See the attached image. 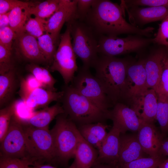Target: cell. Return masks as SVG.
Returning a JSON list of instances; mask_svg holds the SVG:
<instances>
[{"label": "cell", "instance_id": "cell-1", "mask_svg": "<svg viewBox=\"0 0 168 168\" xmlns=\"http://www.w3.org/2000/svg\"><path fill=\"white\" fill-rule=\"evenodd\" d=\"M125 10L122 6L108 0H95L83 22L99 36H116L127 34L150 38L154 28L144 29L128 22L124 17Z\"/></svg>", "mask_w": 168, "mask_h": 168}, {"label": "cell", "instance_id": "cell-2", "mask_svg": "<svg viewBox=\"0 0 168 168\" xmlns=\"http://www.w3.org/2000/svg\"><path fill=\"white\" fill-rule=\"evenodd\" d=\"M130 61L100 55L93 66L95 76L113 106L117 103L128 102L127 72Z\"/></svg>", "mask_w": 168, "mask_h": 168}, {"label": "cell", "instance_id": "cell-3", "mask_svg": "<svg viewBox=\"0 0 168 168\" xmlns=\"http://www.w3.org/2000/svg\"><path fill=\"white\" fill-rule=\"evenodd\" d=\"M63 94L60 100L65 113L79 126L97 122H103L110 119V111L100 109L71 85H65Z\"/></svg>", "mask_w": 168, "mask_h": 168}, {"label": "cell", "instance_id": "cell-4", "mask_svg": "<svg viewBox=\"0 0 168 168\" xmlns=\"http://www.w3.org/2000/svg\"><path fill=\"white\" fill-rule=\"evenodd\" d=\"M72 39V45L76 55L82 60L84 68L93 67L99 57V36L83 21L75 19L67 23Z\"/></svg>", "mask_w": 168, "mask_h": 168}, {"label": "cell", "instance_id": "cell-5", "mask_svg": "<svg viewBox=\"0 0 168 168\" xmlns=\"http://www.w3.org/2000/svg\"><path fill=\"white\" fill-rule=\"evenodd\" d=\"M55 124L50 130L55 160L66 162L74 157L81 135L76 124L65 114L56 118Z\"/></svg>", "mask_w": 168, "mask_h": 168}, {"label": "cell", "instance_id": "cell-6", "mask_svg": "<svg viewBox=\"0 0 168 168\" xmlns=\"http://www.w3.org/2000/svg\"><path fill=\"white\" fill-rule=\"evenodd\" d=\"M23 127L28 157L33 162L34 165L55 160L50 130L35 128L23 123Z\"/></svg>", "mask_w": 168, "mask_h": 168}, {"label": "cell", "instance_id": "cell-7", "mask_svg": "<svg viewBox=\"0 0 168 168\" xmlns=\"http://www.w3.org/2000/svg\"><path fill=\"white\" fill-rule=\"evenodd\" d=\"M153 38L129 35L127 37L102 35L99 37L98 50L100 55L111 57L142 51L151 44Z\"/></svg>", "mask_w": 168, "mask_h": 168}, {"label": "cell", "instance_id": "cell-8", "mask_svg": "<svg viewBox=\"0 0 168 168\" xmlns=\"http://www.w3.org/2000/svg\"><path fill=\"white\" fill-rule=\"evenodd\" d=\"M71 39L69 28L67 26L64 32L60 35L58 47L49 68L51 72H59L66 85L72 82L75 73L78 69L77 56L72 48Z\"/></svg>", "mask_w": 168, "mask_h": 168}, {"label": "cell", "instance_id": "cell-9", "mask_svg": "<svg viewBox=\"0 0 168 168\" xmlns=\"http://www.w3.org/2000/svg\"><path fill=\"white\" fill-rule=\"evenodd\" d=\"M71 85L102 110L109 112V108L113 107L100 83L91 73L90 69L81 67Z\"/></svg>", "mask_w": 168, "mask_h": 168}, {"label": "cell", "instance_id": "cell-10", "mask_svg": "<svg viewBox=\"0 0 168 168\" xmlns=\"http://www.w3.org/2000/svg\"><path fill=\"white\" fill-rule=\"evenodd\" d=\"M0 142L1 156L29 159L23 123L15 114L12 118L6 134Z\"/></svg>", "mask_w": 168, "mask_h": 168}, {"label": "cell", "instance_id": "cell-11", "mask_svg": "<svg viewBox=\"0 0 168 168\" xmlns=\"http://www.w3.org/2000/svg\"><path fill=\"white\" fill-rule=\"evenodd\" d=\"M77 0H60L58 8L45 24V32L50 34L58 45L60 32L64 24L75 19Z\"/></svg>", "mask_w": 168, "mask_h": 168}, {"label": "cell", "instance_id": "cell-12", "mask_svg": "<svg viewBox=\"0 0 168 168\" xmlns=\"http://www.w3.org/2000/svg\"><path fill=\"white\" fill-rule=\"evenodd\" d=\"M145 59L131 61L127 69L128 102L131 105L148 89L145 67Z\"/></svg>", "mask_w": 168, "mask_h": 168}, {"label": "cell", "instance_id": "cell-13", "mask_svg": "<svg viewBox=\"0 0 168 168\" xmlns=\"http://www.w3.org/2000/svg\"><path fill=\"white\" fill-rule=\"evenodd\" d=\"M121 133L120 129L113 124L112 128L98 150V155L95 164H105L118 168Z\"/></svg>", "mask_w": 168, "mask_h": 168}, {"label": "cell", "instance_id": "cell-14", "mask_svg": "<svg viewBox=\"0 0 168 168\" xmlns=\"http://www.w3.org/2000/svg\"><path fill=\"white\" fill-rule=\"evenodd\" d=\"M124 8L130 23L138 27L150 23L162 21L168 15V5L147 7L133 6Z\"/></svg>", "mask_w": 168, "mask_h": 168}, {"label": "cell", "instance_id": "cell-15", "mask_svg": "<svg viewBox=\"0 0 168 168\" xmlns=\"http://www.w3.org/2000/svg\"><path fill=\"white\" fill-rule=\"evenodd\" d=\"M110 119L120 129L121 133L128 131L137 132L142 122L134 110L121 103L115 105L110 110Z\"/></svg>", "mask_w": 168, "mask_h": 168}, {"label": "cell", "instance_id": "cell-16", "mask_svg": "<svg viewBox=\"0 0 168 168\" xmlns=\"http://www.w3.org/2000/svg\"><path fill=\"white\" fill-rule=\"evenodd\" d=\"M168 55L165 47L154 49L145 59V67L147 76V89L156 91L160 80L163 61Z\"/></svg>", "mask_w": 168, "mask_h": 168}, {"label": "cell", "instance_id": "cell-17", "mask_svg": "<svg viewBox=\"0 0 168 168\" xmlns=\"http://www.w3.org/2000/svg\"><path fill=\"white\" fill-rule=\"evenodd\" d=\"M137 134L141 145L147 155L150 157L160 155L159 151L164 138L154 123L142 121Z\"/></svg>", "mask_w": 168, "mask_h": 168}, {"label": "cell", "instance_id": "cell-18", "mask_svg": "<svg viewBox=\"0 0 168 168\" xmlns=\"http://www.w3.org/2000/svg\"><path fill=\"white\" fill-rule=\"evenodd\" d=\"M158 96L152 89H148L132 104L131 107L136 112L142 121L154 123L156 120Z\"/></svg>", "mask_w": 168, "mask_h": 168}, {"label": "cell", "instance_id": "cell-19", "mask_svg": "<svg viewBox=\"0 0 168 168\" xmlns=\"http://www.w3.org/2000/svg\"><path fill=\"white\" fill-rule=\"evenodd\" d=\"M146 154L139 142L137 134L121 133L118 168L133 161L146 157Z\"/></svg>", "mask_w": 168, "mask_h": 168}, {"label": "cell", "instance_id": "cell-20", "mask_svg": "<svg viewBox=\"0 0 168 168\" xmlns=\"http://www.w3.org/2000/svg\"><path fill=\"white\" fill-rule=\"evenodd\" d=\"M15 40L16 49L25 59L37 64L47 63L40 51L37 38L24 32L16 35Z\"/></svg>", "mask_w": 168, "mask_h": 168}, {"label": "cell", "instance_id": "cell-21", "mask_svg": "<svg viewBox=\"0 0 168 168\" xmlns=\"http://www.w3.org/2000/svg\"><path fill=\"white\" fill-rule=\"evenodd\" d=\"M63 94V91H54L39 87L32 91L22 100L26 105L31 109L45 108L52 102H60Z\"/></svg>", "mask_w": 168, "mask_h": 168}, {"label": "cell", "instance_id": "cell-22", "mask_svg": "<svg viewBox=\"0 0 168 168\" xmlns=\"http://www.w3.org/2000/svg\"><path fill=\"white\" fill-rule=\"evenodd\" d=\"M64 113L60 102L34 113L27 120V124L40 128L49 129L50 122L58 115Z\"/></svg>", "mask_w": 168, "mask_h": 168}, {"label": "cell", "instance_id": "cell-23", "mask_svg": "<svg viewBox=\"0 0 168 168\" xmlns=\"http://www.w3.org/2000/svg\"><path fill=\"white\" fill-rule=\"evenodd\" d=\"M108 126L105 123L97 122L79 125L77 128L83 138L98 150L107 134Z\"/></svg>", "mask_w": 168, "mask_h": 168}, {"label": "cell", "instance_id": "cell-24", "mask_svg": "<svg viewBox=\"0 0 168 168\" xmlns=\"http://www.w3.org/2000/svg\"><path fill=\"white\" fill-rule=\"evenodd\" d=\"M98 155V150L81 135L74 157V160L80 168H91L95 164Z\"/></svg>", "mask_w": 168, "mask_h": 168}, {"label": "cell", "instance_id": "cell-25", "mask_svg": "<svg viewBox=\"0 0 168 168\" xmlns=\"http://www.w3.org/2000/svg\"><path fill=\"white\" fill-rule=\"evenodd\" d=\"M35 4L32 2H29L27 4L15 7L10 12L9 26L16 35L25 32L24 26L30 17L29 13V8Z\"/></svg>", "mask_w": 168, "mask_h": 168}, {"label": "cell", "instance_id": "cell-26", "mask_svg": "<svg viewBox=\"0 0 168 168\" xmlns=\"http://www.w3.org/2000/svg\"><path fill=\"white\" fill-rule=\"evenodd\" d=\"M14 68L0 74V106L2 107L11 99L15 91L16 81Z\"/></svg>", "mask_w": 168, "mask_h": 168}, {"label": "cell", "instance_id": "cell-27", "mask_svg": "<svg viewBox=\"0 0 168 168\" xmlns=\"http://www.w3.org/2000/svg\"><path fill=\"white\" fill-rule=\"evenodd\" d=\"M26 68L42 84L44 88L53 91H57V89L54 86L57 80L49 70L33 63L28 64Z\"/></svg>", "mask_w": 168, "mask_h": 168}, {"label": "cell", "instance_id": "cell-28", "mask_svg": "<svg viewBox=\"0 0 168 168\" xmlns=\"http://www.w3.org/2000/svg\"><path fill=\"white\" fill-rule=\"evenodd\" d=\"M158 103L156 120L158 122L163 138L168 134V96L157 93Z\"/></svg>", "mask_w": 168, "mask_h": 168}, {"label": "cell", "instance_id": "cell-29", "mask_svg": "<svg viewBox=\"0 0 168 168\" xmlns=\"http://www.w3.org/2000/svg\"><path fill=\"white\" fill-rule=\"evenodd\" d=\"M37 38L40 51L45 58L46 62L50 65L57 50V44L51 35L45 32Z\"/></svg>", "mask_w": 168, "mask_h": 168}, {"label": "cell", "instance_id": "cell-30", "mask_svg": "<svg viewBox=\"0 0 168 168\" xmlns=\"http://www.w3.org/2000/svg\"><path fill=\"white\" fill-rule=\"evenodd\" d=\"M166 158L161 155L141 158L126 163L119 168H157Z\"/></svg>", "mask_w": 168, "mask_h": 168}, {"label": "cell", "instance_id": "cell-31", "mask_svg": "<svg viewBox=\"0 0 168 168\" xmlns=\"http://www.w3.org/2000/svg\"><path fill=\"white\" fill-rule=\"evenodd\" d=\"M16 105L13 102L0 110V142L6 134L12 116L15 114Z\"/></svg>", "mask_w": 168, "mask_h": 168}, {"label": "cell", "instance_id": "cell-32", "mask_svg": "<svg viewBox=\"0 0 168 168\" xmlns=\"http://www.w3.org/2000/svg\"><path fill=\"white\" fill-rule=\"evenodd\" d=\"M46 21L45 19L39 17H30L24 26V32L37 39L45 32V24Z\"/></svg>", "mask_w": 168, "mask_h": 168}, {"label": "cell", "instance_id": "cell-33", "mask_svg": "<svg viewBox=\"0 0 168 168\" xmlns=\"http://www.w3.org/2000/svg\"><path fill=\"white\" fill-rule=\"evenodd\" d=\"M39 87H43L35 77L30 73L25 78H21L19 93L23 99L32 91Z\"/></svg>", "mask_w": 168, "mask_h": 168}, {"label": "cell", "instance_id": "cell-34", "mask_svg": "<svg viewBox=\"0 0 168 168\" xmlns=\"http://www.w3.org/2000/svg\"><path fill=\"white\" fill-rule=\"evenodd\" d=\"M33 161L28 159H21L0 156V168H26L34 166Z\"/></svg>", "mask_w": 168, "mask_h": 168}, {"label": "cell", "instance_id": "cell-35", "mask_svg": "<svg viewBox=\"0 0 168 168\" xmlns=\"http://www.w3.org/2000/svg\"><path fill=\"white\" fill-rule=\"evenodd\" d=\"M121 4L124 8L133 6L156 7L168 5V0H122Z\"/></svg>", "mask_w": 168, "mask_h": 168}, {"label": "cell", "instance_id": "cell-36", "mask_svg": "<svg viewBox=\"0 0 168 168\" xmlns=\"http://www.w3.org/2000/svg\"><path fill=\"white\" fill-rule=\"evenodd\" d=\"M153 42L164 46L168 49V15L159 25L156 35L153 38Z\"/></svg>", "mask_w": 168, "mask_h": 168}, {"label": "cell", "instance_id": "cell-37", "mask_svg": "<svg viewBox=\"0 0 168 168\" xmlns=\"http://www.w3.org/2000/svg\"><path fill=\"white\" fill-rule=\"evenodd\" d=\"M11 51L0 45V74L14 68L12 60Z\"/></svg>", "mask_w": 168, "mask_h": 168}, {"label": "cell", "instance_id": "cell-38", "mask_svg": "<svg viewBox=\"0 0 168 168\" xmlns=\"http://www.w3.org/2000/svg\"><path fill=\"white\" fill-rule=\"evenodd\" d=\"M16 34L10 26L0 28V45L7 49L12 50L13 41Z\"/></svg>", "mask_w": 168, "mask_h": 168}, {"label": "cell", "instance_id": "cell-39", "mask_svg": "<svg viewBox=\"0 0 168 168\" xmlns=\"http://www.w3.org/2000/svg\"><path fill=\"white\" fill-rule=\"evenodd\" d=\"M156 92L168 96V55L163 61L161 76Z\"/></svg>", "mask_w": 168, "mask_h": 168}, {"label": "cell", "instance_id": "cell-40", "mask_svg": "<svg viewBox=\"0 0 168 168\" xmlns=\"http://www.w3.org/2000/svg\"><path fill=\"white\" fill-rule=\"evenodd\" d=\"M95 0H77L75 19L83 21Z\"/></svg>", "mask_w": 168, "mask_h": 168}, {"label": "cell", "instance_id": "cell-41", "mask_svg": "<svg viewBox=\"0 0 168 168\" xmlns=\"http://www.w3.org/2000/svg\"><path fill=\"white\" fill-rule=\"evenodd\" d=\"M60 0H53L52 2L41 11L34 14L35 17L43 19L50 17L57 10Z\"/></svg>", "mask_w": 168, "mask_h": 168}, {"label": "cell", "instance_id": "cell-42", "mask_svg": "<svg viewBox=\"0 0 168 168\" xmlns=\"http://www.w3.org/2000/svg\"><path fill=\"white\" fill-rule=\"evenodd\" d=\"M28 2L17 0H0V15L9 12L15 7Z\"/></svg>", "mask_w": 168, "mask_h": 168}, {"label": "cell", "instance_id": "cell-43", "mask_svg": "<svg viewBox=\"0 0 168 168\" xmlns=\"http://www.w3.org/2000/svg\"><path fill=\"white\" fill-rule=\"evenodd\" d=\"M53 0H46L30 7L29 9V15L30 16L43 9L51 3Z\"/></svg>", "mask_w": 168, "mask_h": 168}, {"label": "cell", "instance_id": "cell-44", "mask_svg": "<svg viewBox=\"0 0 168 168\" xmlns=\"http://www.w3.org/2000/svg\"><path fill=\"white\" fill-rule=\"evenodd\" d=\"M159 155L168 156V138H163L159 149Z\"/></svg>", "mask_w": 168, "mask_h": 168}, {"label": "cell", "instance_id": "cell-45", "mask_svg": "<svg viewBox=\"0 0 168 168\" xmlns=\"http://www.w3.org/2000/svg\"><path fill=\"white\" fill-rule=\"evenodd\" d=\"M9 12L0 15V28L9 26Z\"/></svg>", "mask_w": 168, "mask_h": 168}, {"label": "cell", "instance_id": "cell-46", "mask_svg": "<svg viewBox=\"0 0 168 168\" xmlns=\"http://www.w3.org/2000/svg\"><path fill=\"white\" fill-rule=\"evenodd\" d=\"M26 168H57L49 165L38 164L33 166H29Z\"/></svg>", "mask_w": 168, "mask_h": 168}, {"label": "cell", "instance_id": "cell-47", "mask_svg": "<svg viewBox=\"0 0 168 168\" xmlns=\"http://www.w3.org/2000/svg\"><path fill=\"white\" fill-rule=\"evenodd\" d=\"M92 168H116L112 166L104 164H95Z\"/></svg>", "mask_w": 168, "mask_h": 168}, {"label": "cell", "instance_id": "cell-48", "mask_svg": "<svg viewBox=\"0 0 168 168\" xmlns=\"http://www.w3.org/2000/svg\"><path fill=\"white\" fill-rule=\"evenodd\" d=\"M157 168H168V157L166 158L160 164Z\"/></svg>", "mask_w": 168, "mask_h": 168}, {"label": "cell", "instance_id": "cell-49", "mask_svg": "<svg viewBox=\"0 0 168 168\" xmlns=\"http://www.w3.org/2000/svg\"><path fill=\"white\" fill-rule=\"evenodd\" d=\"M67 168H80L74 160L71 166Z\"/></svg>", "mask_w": 168, "mask_h": 168}]
</instances>
